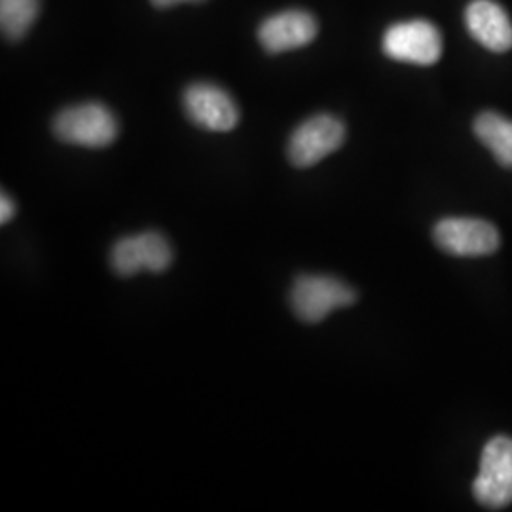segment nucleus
I'll return each instance as SVG.
<instances>
[{
  "mask_svg": "<svg viewBox=\"0 0 512 512\" xmlns=\"http://www.w3.org/2000/svg\"><path fill=\"white\" fill-rule=\"evenodd\" d=\"M59 141L76 147H109L118 137V120L112 110L101 103H82L61 110L54 120Z\"/></svg>",
  "mask_w": 512,
  "mask_h": 512,
  "instance_id": "nucleus-1",
  "label": "nucleus"
},
{
  "mask_svg": "<svg viewBox=\"0 0 512 512\" xmlns=\"http://www.w3.org/2000/svg\"><path fill=\"white\" fill-rule=\"evenodd\" d=\"M357 294L332 275H300L291 289V306L304 323H321L332 311L355 304Z\"/></svg>",
  "mask_w": 512,
  "mask_h": 512,
  "instance_id": "nucleus-2",
  "label": "nucleus"
},
{
  "mask_svg": "<svg viewBox=\"0 0 512 512\" xmlns=\"http://www.w3.org/2000/svg\"><path fill=\"white\" fill-rule=\"evenodd\" d=\"M475 499L488 509H503L512 503V439L495 437L480 458V471L473 482Z\"/></svg>",
  "mask_w": 512,
  "mask_h": 512,
  "instance_id": "nucleus-3",
  "label": "nucleus"
},
{
  "mask_svg": "<svg viewBox=\"0 0 512 512\" xmlns=\"http://www.w3.org/2000/svg\"><path fill=\"white\" fill-rule=\"evenodd\" d=\"M384 52L395 61L423 67L435 65L442 55V37L431 21H401L385 31Z\"/></svg>",
  "mask_w": 512,
  "mask_h": 512,
  "instance_id": "nucleus-4",
  "label": "nucleus"
},
{
  "mask_svg": "<svg viewBox=\"0 0 512 512\" xmlns=\"http://www.w3.org/2000/svg\"><path fill=\"white\" fill-rule=\"evenodd\" d=\"M346 126L332 114L311 116L294 129L289 141V160L296 167H311L344 145Z\"/></svg>",
  "mask_w": 512,
  "mask_h": 512,
  "instance_id": "nucleus-5",
  "label": "nucleus"
},
{
  "mask_svg": "<svg viewBox=\"0 0 512 512\" xmlns=\"http://www.w3.org/2000/svg\"><path fill=\"white\" fill-rule=\"evenodd\" d=\"M110 262L114 272L122 277L137 275L143 270L160 274L173 262V249L169 241L158 232H143L116 241Z\"/></svg>",
  "mask_w": 512,
  "mask_h": 512,
  "instance_id": "nucleus-6",
  "label": "nucleus"
},
{
  "mask_svg": "<svg viewBox=\"0 0 512 512\" xmlns=\"http://www.w3.org/2000/svg\"><path fill=\"white\" fill-rule=\"evenodd\" d=\"M435 241L442 251L454 256H486L499 249V232L494 224L480 219H444L435 226Z\"/></svg>",
  "mask_w": 512,
  "mask_h": 512,
  "instance_id": "nucleus-7",
  "label": "nucleus"
},
{
  "mask_svg": "<svg viewBox=\"0 0 512 512\" xmlns=\"http://www.w3.org/2000/svg\"><path fill=\"white\" fill-rule=\"evenodd\" d=\"M188 118L207 131H230L239 122V110L232 95L215 84H192L184 92Z\"/></svg>",
  "mask_w": 512,
  "mask_h": 512,
  "instance_id": "nucleus-8",
  "label": "nucleus"
},
{
  "mask_svg": "<svg viewBox=\"0 0 512 512\" xmlns=\"http://www.w3.org/2000/svg\"><path fill=\"white\" fill-rule=\"evenodd\" d=\"M317 21L310 12L287 10L266 19L258 29V40L270 54H283L308 46L317 37Z\"/></svg>",
  "mask_w": 512,
  "mask_h": 512,
  "instance_id": "nucleus-9",
  "label": "nucleus"
},
{
  "mask_svg": "<svg viewBox=\"0 0 512 512\" xmlns=\"http://www.w3.org/2000/svg\"><path fill=\"white\" fill-rule=\"evenodd\" d=\"M465 23L476 42L492 52H507L512 48V21L495 0H473L467 6Z\"/></svg>",
  "mask_w": 512,
  "mask_h": 512,
  "instance_id": "nucleus-10",
  "label": "nucleus"
},
{
  "mask_svg": "<svg viewBox=\"0 0 512 512\" xmlns=\"http://www.w3.org/2000/svg\"><path fill=\"white\" fill-rule=\"evenodd\" d=\"M475 133L499 164L512 169V120L497 112H482L475 120Z\"/></svg>",
  "mask_w": 512,
  "mask_h": 512,
  "instance_id": "nucleus-11",
  "label": "nucleus"
},
{
  "mask_svg": "<svg viewBox=\"0 0 512 512\" xmlns=\"http://www.w3.org/2000/svg\"><path fill=\"white\" fill-rule=\"evenodd\" d=\"M40 12V0H0V25L4 35L19 40L29 33Z\"/></svg>",
  "mask_w": 512,
  "mask_h": 512,
  "instance_id": "nucleus-12",
  "label": "nucleus"
},
{
  "mask_svg": "<svg viewBox=\"0 0 512 512\" xmlns=\"http://www.w3.org/2000/svg\"><path fill=\"white\" fill-rule=\"evenodd\" d=\"M14 215H16L14 200L6 192H2V198H0V222L8 224L10 220L14 219Z\"/></svg>",
  "mask_w": 512,
  "mask_h": 512,
  "instance_id": "nucleus-13",
  "label": "nucleus"
},
{
  "mask_svg": "<svg viewBox=\"0 0 512 512\" xmlns=\"http://www.w3.org/2000/svg\"><path fill=\"white\" fill-rule=\"evenodd\" d=\"M150 2L158 8H169V6H175V4H181V2H202V0H150Z\"/></svg>",
  "mask_w": 512,
  "mask_h": 512,
  "instance_id": "nucleus-14",
  "label": "nucleus"
}]
</instances>
